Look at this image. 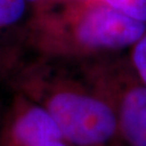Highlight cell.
Segmentation results:
<instances>
[{
  "instance_id": "1",
  "label": "cell",
  "mask_w": 146,
  "mask_h": 146,
  "mask_svg": "<svg viewBox=\"0 0 146 146\" xmlns=\"http://www.w3.org/2000/svg\"><path fill=\"white\" fill-rule=\"evenodd\" d=\"M65 141L76 146H105L119 134L115 105L78 89L54 90L42 105Z\"/></svg>"
},
{
  "instance_id": "2",
  "label": "cell",
  "mask_w": 146,
  "mask_h": 146,
  "mask_svg": "<svg viewBox=\"0 0 146 146\" xmlns=\"http://www.w3.org/2000/svg\"><path fill=\"white\" fill-rule=\"evenodd\" d=\"M145 33L146 23L105 3L84 11L74 26L73 35L82 49L99 51L134 46Z\"/></svg>"
},
{
  "instance_id": "3",
  "label": "cell",
  "mask_w": 146,
  "mask_h": 146,
  "mask_svg": "<svg viewBox=\"0 0 146 146\" xmlns=\"http://www.w3.org/2000/svg\"><path fill=\"white\" fill-rule=\"evenodd\" d=\"M11 133L15 146H68L58 123L42 105H29L17 113Z\"/></svg>"
},
{
  "instance_id": "4",
  "label": "cell",
  "mask_w": 146,
  "mask_h": 146,
  "mask_svg": "<svg viewBox=\"0 0 146 146\" xmlns=\"http://www.w3.org/2000/svg\"><path fill=\"white\" fill-rule=\"evenodd\" d=\"M119 134L128 146H146V87L128 84L118 92L115 104Z\"/></svg>"
},
{
  "instance_id": "5",
  "label": "cell",
  "mask_w": 146,
  "mask_h": 146,
  "mask_svg": "<svg viewBox=\"0 0 146 146\" xmlns=\"http://www.w3.org/2000/svg\"><path fill=\"white\" fill-rule=\"evenodd\" d=\"M26 12L25 0H0V29L20 22Z\"/></svg>"
},
{
  "instance_id": "6",
  "label": "cell",
  "mask_w": 146,
  "mask_h": 146,
  "mask_svg": "<svg viewBox=\"0 0 146 146\" xmlns=\"http://www.w3.org/2000/svg\"><path fill=\"white\" fill-rule=\"evenodd\" d=\"M104 2L125 15L146 23V0H104Z\"/></svg>"
},
{
  "instance_id": "7",
  "label": "cell",
  "mask_w": 146,
  "mask_h": 146,
  "mask_svg": "<svg viewBox=\"0 0 146 146\" xmlns=\"http://www.w3.org/2000/svg\"><path fill=\"white\" fill-rule=\"evenodd\" d=\"M132 62L140 82L146 87V33L134 44L132 52Z\"/></svg>"
},
{
  "instance_id": "8",
  "label": "cell",
  "mask_w": 146,
  "mask_h": 146,
  "mask_svg": "<svg viewBox=\"0 0 146 146\" xmlns=\"http://www.w3.org/2000/svg\"><path fill=\"white\" fill-rule=\"evenodd\" d=\"M25 1H28V2H36V1H39V0H25Z\"/></svg>"
}]
</instances>
